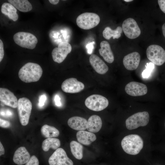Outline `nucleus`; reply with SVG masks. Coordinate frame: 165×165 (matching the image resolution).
Masks as SVG:
<instances>
[{
  "instance_id": "f257e3e1",
  "label": "nucleus",
  "mask_w": 165,
  "mask_h": 165,
  "mask_svg": "<svg viewBox=\"0 0 165 165\" xmlns=\"http://www.w3.org/2000/svg\"><path fill=\"white\" fill-rule=\"evenodd\" d=\"M42 72V69L38 64L28 62L20 69L18 76L21 81L25 82H36L40 79Z\"/></svg>"
},
{
  "instance_id": "f03ea898",
  "label": "nucleus",
  "mask_w": 165,
  "mask_h": 165,
  "mask_svg": "<svg viewBox=\"0 0 165 165\" xmlns=\"http://www.w3.org/2000/svg\"><path fill=\"white\" fill-rule=\"evenodd\" d=\"M122 147L127 154L131 155L138 154L143 146V141L137 134H131L125 137L121 142Z\"/></svg>"
},
{
  "instance_id": "7ed1b4c3",
  "label": "nucleus",
  "mask_w": 165,
  "mask_h": 165,
  "mask_svg": "<svg viewBox=\"0 0 165 165\" xmlns=\"http://www.w3.org/2000/svg\"><path fill=\"white\" fill-rule=\"evenodd\" d=\"M100 18L97 14L86 12L79 15L76 20L77 26L80 28L88 30L96 26L99 24Z\"/></svg>"
},
{
  "instance_id": "20e7f679",
  "label": "nucleus",
  "mask_w": 165,
  "mask_h": 165,
  "mask_svg": "<svg viewBox=\"0 0 165 165\" xmlns=\"http://www.w3.org/2000/svg\"><path fill=\"white\" fill-rule=\"evenodd\" d=\"M15 43L20 46L30 49H34L38 42V39L35 35L31 33L19 32L13 36Z\"/></svg>"
},
{
  "instance_id": "39448f33",
  "label": "nucleus",
  "mask_w": 165,
  "mask_h": 165,
  "mask_svg": "<svg viewBox=\"0 0 165 165\" xmlns=\"http://www.w3.org/2000/svg\"><path fill=\"white\" fill-rule=\"evenodd\" d=\"M17 110L20 121L23 126L27 125L29 122L32 108V104L30 100L25 97L18 100Z\"/></svg>"
},
{
  "instance_id": "423d86ee",
  "label": "nucleus",
  "mask_w": 165,
  "mask_h": 165,
  "mask_svg": "<svg viewBox=\"0 0 165 165\" xmlns=\"http://www.w3.org/2000/svg\"><path fill=\"white\" fill-rule=\"evenodd\" d=\"M149 121V115L147 112H140L134 114L126 120V128L132 130L147 125Z\"/></svg>"
},
{
  "instance_id": "0eeeda50",
  "label": "nucleus",
  "mask_w": 165,
  "mask_h": 165,
  "mask_svg": "<svg viewBox=\"0 0 165 165\" xmlns=\"http://www.w3.org/2000/svg\"><path fill=\"white\" fill-rule=\"evenodd\" d=\"M146 54L148 59L156 65H161L165 62V51L159 45H152L148 46Z\"/></svg>"
},
{
  "instance_id": "6e6552de",
  "label": "nucleus",
  "mask_w": 165,
  "mask_h": 165,
  "mask_svg": "<svg viewBox=\"0 0 165 165\" xmlns=\"http://www.w3.org/2000/svg\"><path fill=\"white\" fill-rule=\"evenodd\" d=\"M86 106L95 111H100L108 106L109 102L105 97L99 94H93L87 97L85 101Z\"/></svg>"
},
{
  "instance_id": "1a4fd4ad",
  "label": "nucleus",
  "mask_w": 165,
  "mask_h": 165,
  "mask_svg": "<svg viewBox=\"0 0 165 165\" xmlns=\"http://www.w3.org/2000/svg\"><path fill=\"white\" fill-rule=\"evenodd\" d=\"M122 28L125 35L130 39L135 38L141 33L137 23L132 18H130L125 20L122 25Z\"/></svg>"
},
{
  "instance_id": "9d476101",
  "label": "nucleus",
  "mask_w": 165,
  "mask_h": 165,
  "mask_svg": "<svg viewBox=\"0 0 165 165\" xmlns=\"http://www.w3.org/2000/svg\"><path fill=\"white\" fill-rule=\"evenodd\" d=\"M72 49L71 45L68 42H60L57 47L52 50V56L54 61L58 63H62L66 58Z\"/></svg>"
},
{
  "instance_id": "9b49d317",
  "label": "nucleus",
  "mask_w": 165,
  "mask_h": 165,
  "mask_svg": "<svg viewBox=\"0 0 165 165\" xmlns=\"http://www.w3.org/2000/svg\"><path fill=\"white\" fill-rule=\"evenodd\" d=\"M49 165H73V161L67 155L62 148L56 150L48 160Z\"/></svg>"
},
{
  "instance_id": "f8f14e48",
  "label": "nucleus",
  "mask_w": 165,
  "mask_h": 165,
  "mask_svg": "<svg viewBox=\"0 0 165 165\" xmlns=\"http://www.w3.org/2000/svg\"><path fill=\"white\" fill-rule=\"evenodd\" d=\"M84 84L74 78H71L65 80L62 83L61 88L64 92L75 93L82 91L84 88Z\"/></svg>"
},
{
  "instance_id": "ddd939ff",
  "label": "nucleus",
  "mask_w": 165,
  "mask_h": 165,
  "mask_svg": "<svg viewBox=\"0 0 165 165\" xmlns=\"http://www.w3.org/2000/svg\"><path fill=\"white\" fill-rule=\"evenodd\" d=\"M126 93L132 96H141L146 94L147 88L142 83L131 82L126 85L125 88Z\"/></svg>"
},
{
  "instance_id": "4468645a",
  "label": "nucleus",
  "mask_w": 165,
  "mask_h": 165,
  "mask_svg": "<svg viewBox=\"0 0 165 165\" xmlns=\"http://www.w3.org/2000/svg\"><path fill=\"white\" fill-rule=\"evenodd\" d=\"M0 100L4 104L13 108L17 107L18 100L13 93L9 90L0 88Z\"/></svg>"
},
{
  "instance_id": "2eb2a0df",
  "label": "nucleus",
  "mask_w": 165,
  "mask_h": 165,
  "mask_svg": "<svg viewBox=\"0 0 165 165\" xmlns=\"http://www.w3.org/2000/svg\"><path fill=\"white\" fill-rule=\"evenodd\" d=\"M141 56L137 52H133L126 55L123 58V63L125 68L129 70H133L138 67Z\"/></svg>"
},
{
  "instance_id": "dca6fc26",
  "label": "nucleus",
  "mask_w": 165,
  "mask_h": 165,
  "mask_svg": "<svg viewBox=\"0 0 165 165\" xmlns=\"http://www.w3.org/2000/svg\"><path fill=\"white\" fill-rule=\"evenodd\" d=\"M90 63L94 69L97 73L104 74L108 70L106 64L98 56L92 54L89 57Z\"/></svg>"
},
{
  "instance_id": "f3484780",
  "label": "nucleus",
  "mask_w": 165,
  "mask_h": 165,
  "mask_svg": "<svg viewBox=\"0 0 165 165\" xmlns=\"http://www.w3.org/2000/svg\"><path fill=\"white\" fill-rule=\"evenodd\" d=\"M30 158V154L26 148L24 147H20L15 152L13 160L16 164L22 165L26 163Z\"/></svg>"
},
{
  "instance_id": "a211bd4d",
  "label": "nucleus",
  "mask_w": 165,
  "mask_h": 165,
  "mask_svg": "<svg viewBox=\"0 0 165 165\" xmlns=\"http://www.w3.org/2000/svg\"><path fill=\"white\" fill-rule=\"evenodd\" d=\"M100 46L101 48L99 50L100 55L106 62L112 63L114 57L109 43L106 41H102L100 44Z\"/></svg>"
},
{
  "instance_id": "6ab92c4d",
  "label": "nucleus",
  "mask_w": 165,
  "mask_h": 165,
  "mask_svg": "<svg viewBox=\"0 0 165 165\" xmlns=\"http://www.w3.org/2000/svg\"><path fill=\"white\" fill-rule=\"evenodd\" d=\"M87 121L84 118L79 116H73L68 121L69 127L77 130H84L87 129Z\"/></svg>"
},
{
  "instance_id": "aec40b11",
  "label": "nucleus",
  "mask_w": 165,
  "mask_h": 165,
  "mask_svg": "<svg viewBox=\"0 0 165 165\" xmlns=\"http://www.w3.org/2000/svg\"><path fill=\"white\" fill-rule=\"evenodd\" d=\"M77 141L81 144L89 145L97 139L96 135L93 133L85 130L79 131L76 134Z\"/></svg>"
},
{
  "instance_id": "412c9836",
  "label": "nucleus",
  "mask_w": 165,
  "mask_h": 165,
  "mask_svg": "<svg viewBox=\"0 0 165 165\" xmlns=\"http://www.w3.org/2000/svg\"><path fill=\"white\" fill-rule=\"evenodd\" d=\"M102 121L100 117L97 115L90 116L87 121V129L92 133L98 132L101 129Z\"/></svg>"
},
{
  "instance_id": "4be33fe9",
  "label": "nucleus",
  "mask_w": 165,
  "mask_h": 165,
  "mask_svg": "<svg viewBox=\"0 0 165 165\" xmlns=\"http://www.w3.org/2000/svg\"><path fill=\"white\" fill-rule=\"evenodd\" d=\"M1 11L2 13L7 16L13 21H16L18 18L16 8L10 3L5 2L1 6Z\"/></svg>"
},
{
  "instance_id": "5701e85b",
  "label": "nucleus",
  "mask_w": 165,
  "mask_h": 165,
  "mask_svg": "<svg viewBox=\"0 0 165 165\" xmlns=\"http://www.w3.org/2000/svg\"><path fill=\"white\" fill-rule=\"evenodd\" d=\"M8 1L21 12H27L32 9V5L27 0H8Z\"/></svg>"
},
{
  "instance_id": "b1692460",
  "label": "nucleus",
  "mask_w": 165,
  "mask_h": 165,
  "mask_svg": "<svg viewBox=\"0 0 165 165\" xmlns=\"http://www.w3.org/2000/svg\"><path fill=\"white\" fill-rule=\"evenodd\" d=\"M61 145L60 140L54 138H47L43 142L42 144V150L45 152L48 151L50 148L57 150Z\"/></svg>"
},
{
  "instance_id": "393cba45",
  "label": "nucleus",
  "mask_w": 165,
  "mask_h": 165,
  "mask_svg": "<svg viewBox=\"0 0 165 165\" xmlns=\"http://www.w3.org/2000/svg\"><path fill=\"white\" fill-rule=\"evenodd\" d=\"M122 28L118 26L115 30H112L110 27H106L103 31L102 34L104 37L106 39H110L112 37L113 38H119L121 36L122 33Z\"/></svg>"
},
{
  "instance_id": "a878e982",
  "label": "nucleus",
  "mask_w": 165,
  "mask_h": 165,
  "mask_svg": "<svg viewBox=\"0 0 165 165\" xmlns=\"http://www.w3.org/2000/svg\"><path fill=\"white\" fill-rule=\"evenodd\" d=\"M42 135L46 138L57 137L59 135V131L54 127L45 124L43 125L41 130Z\"/></svg>"
},
{
  "instance_id": "bb28decb",
  "label": "nucleus",
  "mask_w": 165,
  "mask_h": 165,
  "mask_svg": "<svg viewBox=\"0 0 165 165\" xmlns=\"http://www.w3.org/2000/svg\"><path fill=\"white\" fill-rule=\"evenodd\" d=\"M70 147L72 153L78 160H81L83 157V146L75 141H73L70 143Z\"/></svg>"
},
{
  "instance_id": "cd10ccee",
  "label": "nucleus",
  "mask_w": 165,
  "mask_h": 165,
  "mask_svg": "<svg viewBox=\"0 0 165 165\" xmlns=\"http://www.w3.org/2000/svg\"><path fill=\"white\" fill-rule=\"evenodd\" d=\"M146 68L142 72V76L143 78H147L150 76L154 68V64L150 62L147 63L145 65Z\"/></svg>"
},
{
  "instance_id": "c85d7f7f",
  "label": "nucleus",
  "mask_w": 165,
  "mask_h": 165,
  "mask_svg": "<svg viewBox=\"0 0 165 165\" xmlns=\"http://www.w3.org/2000/svg\"><path fill=\"white\" fill-rule=\"evenodd\" d=\"M25 165H39V162L37 158L33 155L30 157Z\"/></svg>"
},
{
  "instance_id": "c756f323",
  "label": "nucleus",
  "mask_w": 165,
  "mask_h": 165,
  "mask_svg": "<svg viewBox=\"0 0 165 165\" xmlns=\"http://www.w3.org/2000/svg\"><path fill=\"white\" fill-rule=\"evenodd\" d=\"M10 125V122L7 121L5 120L1 119H0V126L3 128H8Z\"/></svg>"
},
{
  "instance_id": "7c9ffc66",
  "label": "nucleus",
  "mask_w": 165,
  "mask_h": 165,
  "mask_svg": "<svg viewBox=\"0 0 165 165\" xmlns=\"http://www.w3.org/2000/svg\"><path fill=\"white\" fill-rule=\"evenodd\" d=\"M4 56V45L3 43L0 39V62L2 60Z\"/></svg>"
},
{
  "instance_id": "2f4dec72",
  "label": "nucleus",
  "mask_w": 165,
  "mask_h": 165,
  "mask_svg": "<svg viewBox=\"0 0 165 165\" xmlns=\"http://www.w3.org/2000/svg\"><path fill=\"white\" fill-rule=\"evenodd\" d=\"M158 2L160 9L165 13V0H158Z\"/></svg>"
},
{
  "instance_id": "473e14b6",
  "label": "nucleus",
  "mask_w": 165,
  "mask_h": 165,
  "mask_svg": "<svg viewBox=\"0 0 165 165\" xmlns=\"http://www.w3.org/2000/svg\"><path fill=\"white\" fill-rule=\"evenodd\" d=\"M46 100V97L45 95H42L40 97L39 101V105L40 107L43 106Z\"/></svg>"
},
{
  "instance_id": "72a5a7b5",
  "label": "nucleus",
  "mask_w": 165,
  "mask_h": 165,
  "mask_svg": "<svg viewBox=\"0 0 165 165\" xmlns=\"http://www.w3.org/2000/svg\"><path fill=\"white\" fill-rule=\"evenodd\" d=\"M86 48L87 49V52L89 54H91L94 48V46L93 43L91 42L88 44L86 46Z\"/></svg>"
},
{
  "instance_id": "f704fd0d",
  "label": "nucleus",
  "mask_w": 165,
  "mask_h": 165,
  "mask_svg": "<svg viewBox=\"0 0 165 165\" xmlns=\"http://www.w3.org/2000/svg\"><path fill=\"white\" fill-rule=\"evenodd\" d=\"M60 98L59 96L56 95L55 97V101L56 105L58 106H60L61 105L60 101Z\"/></svg>"
},
{
  "instance_id": "c9c22d12",
  "label": "nucleus",
  "mask_w": 165,
  "mask_h": 165,
  "mask_svg": "<svg viewBox=\"0 0 165 165\" xmlns=\"http://www.w3.org/2000/svg\"><path fill=\"white\" fill-rule=\"evenodd\" d=\"M0 114L2 116H4L6 115L7 116H11L12 115V114L10 111L9 110H7L6 112H4L1 111Z\"/></svg>"
},
{
  "instance_id": "e433bc0d",
  "label": "nucleus",
  "mask_w": 165,
  "mask_h": 165,
  "mask_svg": "<svg viewBox=\"0 0 165 165\" xmlns=\"http://www.w3.org/2000/svg\"><path fill=\"white\" fill-rule=\"evenodd\" d=\"M5 153V150L4 147L1 143V142H0V155H3Z\"/></svg>"
},
{
  "instance_id": "4c0bfd02",
  "label": "nucleus",
  "mask_w": 165,
  "mask_h": 165,
  "mask_svg": "<svg viewBox=\"0 0 165 165\" xmlns=\"http://www.w3.org/2000/svg\"><path fill=\"white\" fill-rule=\"evenodd\" d=\"M49 1L53 5H56L59 2V0H49Z\"/></svg>"
},
{
  "instance_id": "58836bf2",
  "label": "nucleus",
  "mask_w": 165,
  "mask_h": 165,
  "mask_svg": "<svg viewBox=\"0 0 165 165\" xmlns=\"http://www.w3.org/2000/svg\"><path fill=\"white\" fill-rule=\"evenodd\" d=\"M162 30L163 35L165 38V23L163 24L162 26Z\"/></svg>"
},
{
  "instance_id": "ea45409f",
  "label": "nucleus",
  "mask_w": 165,
  "mask_h": 165,
  "mask_svg": "<svg viewBox=\"0 0 165 165\" xmlns=\"http://www.w3.org/2000/svg\"><path fill=\"white\" fill-rule=\"evenodd\" d=\"M124 1L126 2H131L133 1V0H124Z\"/></svg>"
},
{
  "instance_id": "a19ab883",
  "label": "nucleus",
  "mask_w": 165,
  "mask_h": 165,
  "mask_svg": "<svg viewBox=\"0 0 165 165\" xmlns=\"http://www.w3.org/2000/svg\"></svg>"
}]
</instances>
